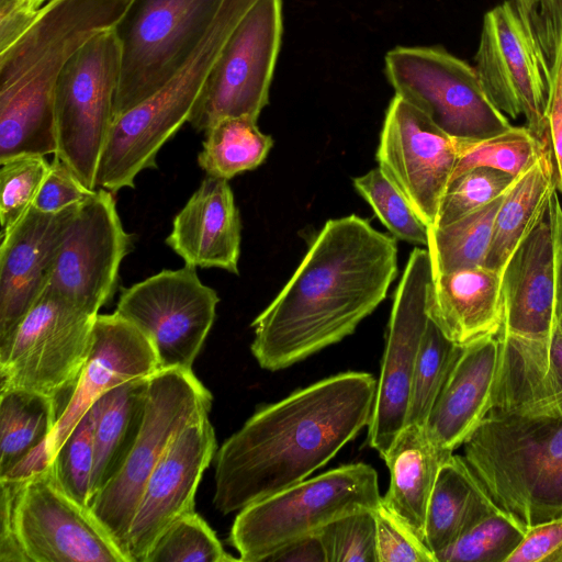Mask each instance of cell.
Masks as SVG:
<instances>
[{"label": "cell", "instance_id": "obj_45", "mask_svg": "<svg viewBox=\"0 0 562 562\" xmlns=\"http://www.w3.org/2000/svg\"><path fill=\"white\" fill-rule=\"evenodd\" d=\"M0 562H30L14 530L11 482L0 480Z\"/></svg>", "mask_w": 562, "mask_h": 562}, {"label": "cell", "instance_id": "obj_34", "mask_svg": "<svg viewBox=\"0 0 562 562\" xmlns=\"http://www.w3.org/2000/svg\"><path fill=\"white\" fill-rule=\"evenodd\" d=\"M526 530L520 521L497 507L438 552L437 562H505Z\"/></svg>", "mask_w": 562, "mask_h": 562}, {"label": "cell", "instance_id": "obj_50", "mask_svg": "<svg viewBox=\"0 0 562 562\" xmlns=\"http://www.w3.org/2000/svg\"><path fill=\"white\" fill-rule=\"evenodd\" d=\"M26 3L34 10H40L43 4H45L48 0H25Z\"/></svg>", "mask_w": 562, "mask_h": 562}, {"label": "cell", "instance_id": "obj_44", "mask_svg": "<svg viewBox=\"0 0 562 562\" xmlns=\"http://www.w3.org/2000/svg\"><path fill=\"white\" fill-rule=\"evenodd\" d=\"M505 562H562V515L528 527Z\"/></svg>", "mask_w": 562, "mask_h": 562}, {"label": "cell", "instance_id": "obj_28", "mask_svg": "<svg viewBox=\"0 0 562 562\" xmlns=\"http://www.w3.org/2000/svg\"><path fill=\"white\" fill-rule=\"evenodd\" d=\"M147 380L124 382L104 392L91 405L94 417L91 498L116 472L136 436Z\"/></svg>", "mask_w": 562, "mask_h": 562}, {"label": "cell", "instance_id": "obj_15", "mask_svg": "<svg viewBox=\"0 0 562 562\" xmlns=\"http://www.w3.org/2000/svg\"><path fill=\"white\" fill-rule=\"evenodd\" d=\"M155 348L133 323L114 312L98 314L86 363L46 442L2 479L21 480L46 468L72 428L104 392L159 371Z\"/></svg>", "mask_w": 562, "mask_h": 562}, {"label": "cell", "instance_id": "obj_36", "mask_svg": "<svg viewBox=\"0 0 562 562\" xmlns=\"http://www.w3.org/2000/svg\"><path fill=\"white\" fill-rule=\"evenodd\" d=\"M353 187L393 237L427 247L428 226L379 167L355 178Z\"/></svg>", "mask_w": 562, "mask_h": 562}, {"label": "cell", "instance_id": "obj_47", "mask_svg": "<svg viewBox=\"0 0 562 562\" xmlns=\"http://www.w3.org/2000/svg\"><path fill=\"white\" fill-rule=\"evenodd\" d=\"M269 562H327L323 542L317 533L297 539L271 554Z\"/></svg>", "mask_w": 562, "mask_h": 562}, {"label": "cell", "instance_id": "obj_43", "mask_svg": "<svg viewBox=\"0 0 562 562\" xmlns=\"http://www.w3.org/2000/svg\"><path fill=\"white\" fill-rule=\"evenodd\" d=\"M94 191L89 189L65 162L55 156L33 206L45 213H56L71 205L80 204Z\"/></svg>", "mask_w": 562, "mask_h": 562}, {"label": "cell", "instance_id": "obj_20", "mask_svg": "<svg viewBox=\"0 0 562 562\" xmlns=\"http://www.w3.org/2000/svg\"><path fill=\"white\" fill-rule=\"evenodd\" d=\"M216 450L209 415L190 423L169 443L139 498L127 535L130 562H144L160 535L194 510V498Z\"/></svg>", "mask_w": 562, "mask_h": 562}, {"label": "cell", "instance_id": "obj_37", "mask_svg": "<svg viewBox=\"0 0 562 562\" xmlns=\"http://www.w3.org/2000/svg\"><path fill=\"white\" fill-rule=\"evenodd\" d=\"M213 529L194 510L175 520L156 540L144 562H228Z\"/></svg>", "mask_w": 562, "mask_h": 562}, {"label": "cell", "instance_id": "obj_41", "mask_svg": "<svg viewBox=\"0 0 562 562\" xmlns=\"http://www.w3.org/2000/svg\"><path fill=\"white\" fill-rule=\"evenodd\" d=\"M316 533L323 542L327 562H378L373 510L342 516Z\"/></svg>", "mask_w": 562, "mask_h": 562}, {"label": "cell", "instance_id": "obj_11", "mask_svg": "<svg viewBox=\"0 0 562 562\" xmlns=\"http://www.w3.org/2000/svg\"><path fill=\"white\" fill-rule=\"evenodd\" d=\"M283 32L282 0H258L233 31L192 108L189 123L205 132L226 117L258 120Z\"/></svg>", "mask_w": 562, "mask_h": 562}, {"label": "cell", "instance_id": "obj_22", "mask_svg": "<svg viewBox=\"0 0 562 562\" xmlns=\"http://www.w3.org/2000/svg\"><path fill=\"white\" fill-rule=\"evenodd\" d=\"M499 362L497 335L461 345L425 425L431 443L451 454L485 417Z\"/></svg>", "mask_w": 562, "mask_h": 562}, {"label": "cell", "instance_id": "obj_16", "mask_svg": "<svg viewBox=\"0 0 562 562\" xmlns=\"http://www.w3.org/2000/svg\"><path fill=\"white\" fill-rule=\"evenodd\" d=\"M458 155V139L394 95L385 113L375 158L379 168L428 227L436 222Z\"/></svg>", "mask_w": 562, "mask_h": 562}, {"label": "cell", "instance_id": "obj_12", "mask_svg": "<svg viewBox=\"0 0 562 562\" xmlns=\"http://www.w3.org/2000/svg\"><path fill=\"white\" fill-rule=\"evenodd\" d=\"M220 297L196 268L162 270L122 289L115 312L153 344L160 370H192L211 330Z\"/></svg>", "mask_w": 562, "mask_h": 562}, {"label": "cell", "instance_id": "obj_14", "mask_svg": "<svg viewBox=\"0 0 562 562\" xmlns=\"http://www.w3.org/2000/svg\"><path fill=\"white\" fill-rule=\"evenodd\" d=\"M434 274L428 249L411 252L395 290L376 393L368 425V445L384 460L407 424L417 357L429 323Z\"/></svg>", "mask_w": 562, "mask_h": 562}, {"label": "cell", "instance_id": "obj_6", "mask_svg": "<svg viewBox=\"0 0 562 562\" xmlns=\"http://www.w3.org/2000/svg\"><path fill=\"white\" fill-rule=\"evenodd\" d=\"M212 398L192 370L165 369L148 378L136 436L89 506L128 562L127 535L148 477L175 436L209 415Z\"/></svg>", "mask_w": 562, "mask_h": 562}, {"label": "cell", "instance_id": "obj_25", "mask_svg": "<svg viewBox=\"0 0 562 562\" xmlns=\"http://www.w3.org/2000/svg\"><path fill=\"white\" fill-rule=\"evenodd\" d=\"M448 456L431 443L425 427L407 424L384 458L390 484L382 504L423 541L431 491Z\"/></svg>", "mask_w": 562, "mask_h": 562}, {"label": "cell", "instance_id": "obj_2", "mask_svg": "<svg viewBox=\"0 0 562 562\" xmlns=\"http://www.w3.org/2000/svg\"><path fill=\"white\" fill-rule=\"evenodd\" d=\"M497 338L490 407L462 457L495 505L528 528L562 515V386L530 338Z\"/></svg>", "mask_w": 562, "mask_h": 562}, {"label": "cell", "instance_id": "obj_10", "mask_svg": "<svg viewBox=\"0 0 562 562\" xmlns=\"http://www.w3.org/2000/svg\"><path fill=\"white\" fill-rule=\"evenodd\" d=\"M121 49L113 29L90 38L68 60L55 92L57 151L91 190L114 116Z\"/></svg>", "mask_w": 562, "mask_h": 562}, {"label": "cell", "instance_id": "obj_23", "mask_svg": "<svg viewBox=\"0 0 562 562\" xmlns=\"http://www.w3.org/2000/svg\"><path fill=\"white\" fill-rule=\"evenodd\" d=\"M240 231L228 181L207 176L175 216L166 244L187 266L238 274Z\"/></svg>", "mask_w": 562, "mask_h": 562}, {"label": "cell", "instance_id": "obj_33", "mask_svg": "<svg viewBox=\"0 0 562 562\" xmlns=\"http://www.w3.org/2000/svg\"><path fill=\"white\" fill-rule=\"evenodd\" d=\"M549 147L548 139L537 137L527 126H512L479 140L458 139L459 155L451 180L476 167L501 170L517 178Z\"/></svg>", "mask_w": 562, "mask_h": 562}, {"label": "cell", "instance_id": "obj_1", "mask_svg": "<svg viewBox=\"0 0 562 562\" xmlns=\"http://www.w3.org/2000/svg\"><path fill=\"white\" fill-rule=\"evenodd\" d=\"M395 239L355 214L327 221L251 324L250 349L259 366L285 369L351 335L396 277Z\"/></svg>", "mask_w": 562, "mask_h": 562}, {"label": "cell", "instance_id": "obj_30", "mask_svg": "<svg viewBox=\"0 0 562 562\" xmlns=\"http://www.w3.org/2000/svg\"><path fill=\"white\" fill-rule=\"evenodd\" d=\"M59 415L57 402L41 393L0 390V477L43 446Z\"/></svg>", "mask_w": 562, "mask_h": 562}, {"label": "cell", "instance_id": "obj_35", "mask_svg": "<svg viewBox=\"0 0 562 562\" xmlns=\"http://www.w3.org/2000/svg\"><path fill=\"white\" fill-rule=\"evenodd\" d=\"M460 347L429 319L414 370L407 424L425 427Z\"/></svg>", "mask_w": 562, "mask_h": 562}, {"label": "cell", "instance_id": "obj_46", "mask_svg": "<svg viewBox=\"0 0 562 562\" xmlns=\"http://www.w3.org/2000/svg\"><path fill=\"white\" fill-rule=\"evenodd\" d=\"M40 10L25 0H0V50L10 46L33 23Z\"/></svg>", "mask_w": 562, "mask_h": 562}, {"label": "cell", "instance_id": "obj_27", "mask_svg": "<svg viewBox=\"0 0 562 562\" xmlns=\"http://www.w3.org/2000/svg\"><path fill=\"white\" fill-rule=\"evenodd\" d=\"M518 14L547 89V137L562 192V0H529Z\"/></svg>", "mask_w": 562, "mask_h": 562}, {"label": "cell", "instance_id": "obj_31", "mask_svg": "<svg viewBox=\"0 0 562 562\" xmlns=\"http://www.w3.org/2000/svg\"><path fill=\"white\" fill-rule=\"evenodd\" d=\"M505 193L450 224L428 227L427 249L434 277L485 266L494 221Z\"/></svg>", "mask_w": 562, "mask_h": 562}, {"label": "cell", "instance_id": "obj_3", "mask_svg": "<svg viewBox=\"0 0 562 562\" xmlns=\"http://www.w3.org/2000/svg\"><path fill=\"white\" fill-rule=\"evenodd\" d=\"M376 384L344 372L259 408L215 456V508L239 512L323 468L369 425Z\"/></svg>", "mask_w": 562, "mask_h": 562}, {"label": "cell", "instance_id": "obj_17", "mask_svg": "<svg viewBox=\"0 0 562 562\" xmlns=\"http://www.w3.org/2000/svg\"><path fill=\"white\" fill-rule=\"evenodd\" d=\"M132 236L113 192L100 188L80 203L59 248L49 285L92 316L113 296Z\"/></svg>", "mask_w": 562, "mask_h": 562}, {"label": "cell", "instance_id": "obj_38", "mask_svg": "<svg viewBox=\"0 0 562 562\" xmlns=\"http://www.w3.org/2000/svg\"><path fill=\"white\" fill-rule=\"evenodd\" d=\"M93 425V411L90 407L48 463L57 485L85 507H89L91 501L94 467Z\"/></svg>", "mask_w": 562, "mask_h": 562}, {"label": "cell", "instance_id": "obj_32", "mask_svg": "<svg viewBox=\"0 0 562 562\" xmlns=\"http://www.w3.org/2000/svg\"><path fill=\"white\" fill-rule=\"evenodd\" d=\"M199 166L207 176L229 180L257 168L269 154L273 139L250 117H226L205 131Z\"/></svg>", "mask_w": 562, "mask_h": 562}, {"label": "cell", "instance_id": "obj_4", "mask_svg": "<svg viewBox=\"0 0 562 562\" xmlns=\"http://www.w3.org/2000/svg\"><path fill=\"white\" fill-rule=\"evenodd\" d=\"M131 0H48L0 50V161L57 151L55 92L68 60L111 30Z\"/></svg>", "mask_w": 562, "mask_h": 562}, {"label": "cell", "instance_id": "obj_9", "mask_svg": "<svg viewBox=\"0 0 562 562\" xmlns=\"http://www.w3.org/2000/svg\"><path fill=\"white\" fill-rule=\"evenodd\" d=\"M395 94L459 140H479L513 125L487 98L475 68L441 46H397L384 57Z\"/></svg>", "mask_w": 562, "mask_h": 562}, {"label": "cell", "instance_id": "obj_39", "mask_svg": "<svg viewBox=\"0 0 562 562\" xmlns=\"http://www.w3.org/2000/svg\"><path fill=\"white\" fill-rule=\"evenodd\" d=\"M1 235L33 206L50 162L43 155H19L0 162Z\"/></svg>", "mask_w": 562, "mask_h": 562}, {"label": "cell", "instance_id": "obj_13", "mask_svg": "<svg viewBox=\"0 0 562 562\" xmlns=\"http://www.w3.org/2000/svg\"><path fill=\"white\" fill-rule=\"evenodd\" d=\"M8 481L14 530L30 562H128L91 509L57 485L48 465Z\"/></svg>", "mask_w": 562, "mask_h": 562}, {"label": "cell", "instance_id": "obj_42", "mask_svg": "<svg viewBox=\"0 0 562 562\" xmlns=\"http://www.w3.org/2000/svg\"><path fill=\"white\" fill-rule=\"evenodd\" d=\"M378 562H437L432 551L382 502L373 510Z\"/></svg>", "mask_w": 562, "mask_h": 562}, {"label": "cell", "instance_id": "obj_5", "mask_svg": "<svg viewBox=\"0 0 562 562\" xmlns=\"http://www.w3.org/2000/svg\"><path fill=\"white\" fill-rule=\"evenodd\" d=\"M382 502L376 471L366 463L335 468L240 509L229 542L240 561H266L284 546Z\"/></svg>", "mask_w": 562, "mask_h": 562}, {"label": "cell", "instance_id": "obj_8", "mask_svg": "<svg viewBox=\"0 0 562 562\" xmlns=\"http://www.w3.org/2000/svg\"><path fill=\"white\" fill-rule=\"evenodd\" d=\"M95 317L48 284L0 348V390L41 393L61 412L86 363Z\"/></svg>", "mask_w": 562, "mask_h": 562}, {"label": "cell", "instance_id": "obj_19", "mask_svg": "<svg viewBox=\"0 0 562 562\" xmlns=\"http://www.w3.org/2000/svg\"><path fill=\"white\" fill-rule=\"evenodd\" d=\"M474 68L485 94L502 113L510 119L522 115L537 137L548 139L546 85L512 0L484 15Z\"/></svg>", "mask_w": 562, "mask_h": 562}, {"label": "cell", "instance_id": "obj_24", "mask_svg": "<svg viewBox=\"0 0 562 562\" xmlns=\"http://www.w3.org/2000/svg\"><path fill=\"white\" fill-rule=\"evenodd\" d=\"M428 315L457 345L497 335L505 317L501 273L476 267L434 277Z\"/></svg>", "mask_w": 562, "mask_h": 562}, {"label": "cell", "instance_id": "obj_21", "mask_svg": "<svg viewBox=\"0 0 562 562\" xmlns=\"http://www.w3.org/2000/svg\"><path fill=\"white\" fill-rule=\"evenodd\" d=\"M80 204L56 213L32 206L0 246V348L49 284L63 240Z\"/></svg>", "mask_w": 562, "mask_h": 562}, {"label": "cell", "instance_id": "obj_48", "mask_svg": "<svg viewBox=\"0 0 562 562\" xmlns=\"http://www.w3.org/2000/svg\"><path fill=\"white\" fill-rule=\"evenodd\" d=\"M548 374L562 386V326L547 338H530Z\"/></svg>", "mask_w": 562, "mask_h": 562}, {"label": "cell", "instance_id": "obj_18", "mask_svg": "<svg viewBox=\"0 0 562 562\" xmlns=\"http://www.w3.org/2000/svg\"><path fill=\"white\" fill-rule=\"evenodd\" d=\"M561 234L562 206L553 188L501 271L505 308L501 330L527 338H547L561 326Z\"/></svg>", "mask_w": 562, "mask_h": 562}, {"label": "cell", "instance_id": "obj_7", "mask_svg": "<svg viewBox=\"0 0 562 562\" xmlns=\"http://www.w3.org/2000/svg\"><path fill=\"white\" fill-rule=\"evenodd\" d=\"M224 1H130L113 27L121 49L113 120L172 78L210 30Z\"/></svg>", "mask_w": 562, "mask_h": 562}, {"label": "cell", "instance_id": "obj_26", "mask_svg": "<svg viewBox=\"0 0 562 562\" xmlns=\"http://www.w3.org/2000/svg\"><path fill=\"white\" fill-rule=\"evenodd\" d=\"M497 507L463 457L451 453L441 462L431 491L424 542L436 557Z\"/></svg>", "mask_w": 562, "mask_h": 562}, {"label": "cell", "instance_id": "obj_29", "mask_svg": "<svg viewBox=\"0 0 562 562\" xmlns=\"http://www.w3.org/2000/svg\"><path fill=\"white\" fill-rule=\"evenodd\" d=\"M553 188L557 187L549 147L506 191L494 221L484 267L501 273Z\"/></svg>", "mask_w": 562, "mask_h": 562}, {"label": "cell", "instance_id": "obj_49", "mask_svg": "<svg viewBox=\"0 0 562 562\" xmlns=\"http://www.w3.org/2000/svg\"><path fill=\"white\" fill-rule=\"evenodd\" d=\"M559 312H560V324L562 326V234H561L560 251H559Z\"/></svg>", "mask_w": 562, "mask_h": 562}, {"label": "cell", "instance_id": "obj_40", "mask_svg": "<svg viewBox=\"0 0 562 562\" xmlns=\"http://www.w3.org/2000/svg\"><path fill=\"white\" fill-rule=\"evenodd\" d=\"M516 180L501 170L476 167L452 179L442 196L434 226H445L492 202Z\"/></svg>", "mask_w": 562, "mask_h": 562}]
</instances>
